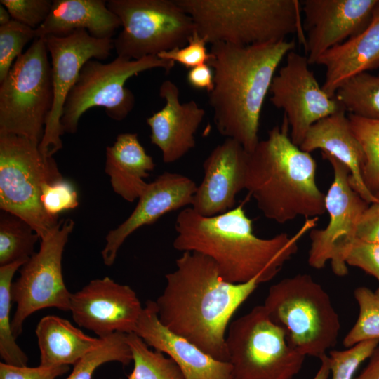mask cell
<instances>
[{
	"instance_id": "cell-1",
	"label": "cell",
	"mask_w": 379,
	"mask_h": 379,
	"mask_svg": "<svg viewBox=\"0 0 379 379\" xmlns=\"http://www.w3.org/2000/svg\"><path fill=\"white\" fill-rule=\"evenodd\" d=\"M165 279L163 292L154 301L161 324L212 357L227 361L225 338L230 320L260 284L258 279L228 282L211 258L197 252H183Z\"/></svg>"
},
{
	"instance_id": "cell-2",
	"label": "cell",
	"mask_w": 379,
	"mask_h": 379,
	"mask_svg": "<svg viewBox=\"0 0 379 379\" xmlns=\"http://www.w3.org/2000/svg\"><path fill=\"white\" fill-rule=\"evenodd\" d=\"M318 218L306 219L292 236L282 232L260 238L253 233V222L241 205L212 217L202 216L189 206L176 217L173 246L208 257L228 282L257 279L262 284L274 278L298 252L300 239L314 228Z\"/></svg>"
},
{
	"instance_id": "cell-3",
	"label": "cell",
	"mask_w": 379,
	"mask_h": 379,
	"mask_svg": "<svg viewBox=\"0 0 379 379\" xmlns=\"http://www.w3.org/2000/svg\"><path fill=\"white\" fill-rule=\"evenodd\" d=\"M295 46L286 39L249 46L211 44L208 64L214 86L208 101L214 124L220 135L237 141L248 152L260 141V114L274 73Z\"/></svg>"
},
{
	"instance_id": "cell-4",
	"label": "cell",
	"mask_w": 379,
	"mask_h": 379,
	"mask_svg": "<svg viewBox=\"0 0 379 379\" xmlns=\"http://www.w3.org/2000/svg\"><path fill=\"white\" fill-rule=\"evenodd\" d=\"M284 116L248 152L245 190L265 218L284 224L298 217L319 218L326 212V194L316 182L317 164L310 153L291 140Z\"/></svg>"
},
{
	"instance_id": "cell-5",
	"label": "cell",
	"mask_w": 379,
	"mask_h": 379,
	"mask_svg": "<svg viewBox=\"0 0 379 379\" xmlns=\"http://www.w3.org/2000/svg\"><path fill=\"white\" fill-rule=\"evenodd\" d=\"M196 31L211 44L249 46L286 39L297 33L305 45L298 0H175Z\"/></svg>"
},
{
	"instance_id": "cell-6",
	"label": "cell",
	"mask_w": 379,
	"mask_h": 379,
	"mask_svg": "<svg viewBox=\"0 0 379 379\" xmlns=\"http://www.w3.org/2000/svg\"><path fill=\"white\" fill-rule=\"evenodd\" d=\"M262 305L302 355L319 359L337 344L339 316L328 293L310 274H298L272 285Z\"/></svg>"
},
{
	"instance_id": "cell-7",
	"label": "cell",
	"mask_w": 379,
	"mask_h": 379,
	"mask_svg": "<svg viewBox=\"0 0 379 379\" xmlns=\"http://www.w3.org/2000/svg\"><path fill=\"white\" fill-rule=\"evenodd\" d=\"M39 145L0 133V208L24 220L42 239L60 220L45 211L43 187L63 177L53 157L44 155Z\"/></svg>"
},
{
	"instance_id": "cell-8",
	"label": "cell",
	"mask_w": 379,
	"mask_h": 379,
	"mask_svg": "<svg viewBox=\"0 0 379 379\" xmlns=\"http://www.w3.org/2000/svg\"><path fill=\"white\" fill-rule=\"evenodd\" d=\"M43 38L14 62L0 85V133L40 144L53 104L51 63Z\"/></svg>"
},
{
	"instance_id": "cell-9",
	"label": "cell",
	"mask_w": 379,
	"mask_h": 379,
	"mask_svg": "<svg viewBox=\"0 0 379 379\" xmlns=\"http://www.w3.org/2000/svg\"><path fill=\"white\" fill-rule=\"evenodd\" d=\"M225 347L234 379H293L305 359L262 305L230 324Z\"/></svg>"
},
{
	"instance_id": "cell-10",
	"label": "cell",
	"mask_w": 379,
	"mask_h": 379,
	"mask_svg": "<svg viewBox=\"0 0 379 379\" xmlns=\"http://www.w3.org/2000/svg\"><path fill=\"white\" fill-rule=\"evenodd\" d=\"M175 63L157 55L139 60L117 56L108 63L89 60L64 104L60 120L63 134L77 133L83 114L94 107H104L107 116L115 121L124 120L135 105L133 92L125 87L126 81L152 69L161 68L168 72Z\"/></svg>"
},
{
	"instance_id": "cell-11",
	"label": "cell",
	"mask_w": 379,
	"mask_h": 379,
	"mask_svg": "<svg viewBox=\"0 0 379 379\" xmlns=\"http://www.w3.org/2000/svg\"><path fill=\"white\" fill-rule=\"evenodd\" d=\"M122 31L114 39L117 56L139 60L186 46L195 24L175 0H110Z\"/></svg>"
},
{
	"instance_id": "cell-12",
	"label": "cell",
	"mask_w": 379,
	"mask_h": 379,
	"mask_svg": "<svg viewBox=\"0 0 379 379\" xmlns=\"http://www.w3.org/2000/svg\"><path fill=\"white\" fill-rule=\"evenodd\" d=\"M74 227L72 219H60L41 239L39 251L20 267L19 277L12 283V300L17 307L11 328L15 338L21 334L26 319L36 311L51 307L69 311L72 293L64 282L62 258Z\"/></svg>"
},
{
	"instance_id": "cell-13",
	"label": "cell",
	"mask_w": 379,
	"mask_h": 379,
	"mask_svg": "<svg viewBox=\"0 0 379 379\" xmlns=\"http://www.w3.org/2000/svg\"><path fill=\"white\" fill-rule=\"evenodd\" d=\"M321 155L333 171V180L325 199L329 221L324 229L311 230L307 262L320 270L330 262L333 273L343 277L348 274L345 256L357 238L360 218L369 204L352 187L348 168L331 154L321 152Z\"/></svg>"
},
{
	"instance_id": "cell-14",
	"label": "cell",
	"mask_w": 379,
	"mask_h": 379,
	"mask_svg": "<svg viewBox=\"0 0 379 379\" xmlns=\"http://www.w3.org/2000/svg\"><path fill=\"white\" fill-rule=\"evenodd\" d=\"M43 39L51 58L53 104L39 148L44 155L53 157L62 147V108L82 67L91 59H107L114 49V39L95 38L85 29Z\"/></svg>"
},
{
	"instance_id": "cell-15",
	"label": "cell",
	"mask_w": 379,
	"mask_h": 379,
	"mask_svg": "<svg viewBox=\"0 0 379 379\" xmlns=\"http://www.w3.org/2000/svg\"><path fill=\"white\" fill-rule=\"evenodd\" d=\"M286 59L272 79L270 101L284 110L291 140L300 147L311 126L344 107L319 86L306 55L291 51Z\"/></svg>"
},
{
	"instance_id": "cell-16",
	"label": "cell",
	"mask_w": 379,
	"mask_h": 379,
	"mask_svg": "<svg viewBox=\"0 0 379 379\" xmlns=\"http://www.w3.org/2000/svg\"><path fill=\"white\" fill-rule=\"evenodd\" d=\"M143 307L128 286L108 277L91 280L72 293L69 311L74 322L98 338L114 333H134Z\"/></svg>"
},
{
	"instance_id": "cell-17",
	"label": "cell",
	"mask_w": 379,
	"mask_h": 379,
	"mask_svg": "<svg viewBox=\"0 0 379 379\" xmlns=\"http://www.w3.org/2000/svg\"><path fill=\"white\" fill-rule=\"evenodd\" d=\"M305 48L310 65L370 24L379 0H303Z\"/></svg>"
},
{
	"instance_id": "cell-18",
	"label": "cell",
	"mask_w": 379,
	"mask_h": 379,
	"mask_svg": "<svg viewBox=\"0 0 379 379\" xmlns=\"http://www.w3.org/2000/svg\"><path fill=\"white\" fill-rule=\"evenodd\" d=\"M197 184L177 173L164 172L148 183L131 214L106 236L101 252L103 262L111 266L124 241L135 230L155 222L165 214L192 206Z\"/></svg>"
},
{
	"instance_id": "cell-19",
	"label": "cell",
	"mask_w": 379,
	"mask_h": 379,
	"mask_svg": "<svg viewBox=\"0 0 379 379\" xmlns=\"http://www.w3.org/2000/svg\"><path fill=\"white\" fill-rule=\"evenodd\" d=\"M247 154L243 146L231 138L211 151L203 163L204 178L191 206L197 213L212 217L235 207L237 194L245 190Z\"/></svg>"
},
{
	"instance_id": "cell-20",
	"label": "cell",
	"mask_w": 379,
	"mask_h": 379,
	"mask_svg": "<svg viewBox=\"0 0 379 379\" xmlns=\"http://www.w3.org/2000/svg\"><path fill=\"white\" fill-rule=\"evenodd\" d=\"M165 100L163 108L147 119L151 142L161 152L164 163H173L196 145L195 134L205 116V110L194 100L182 103L178 87L165 80L159 87Z\"/></svg>"
},
{
	"instance_id": "cell-21",
	"label": "cell",
	"mask_w": 379,
	"mask_h": 379,
	"mask_svg": "<svg viewBox=\"0 0 379 379\" xmlns=\"http://www.w3.org/2000/svg\"><path fill=\"white\" fill-rule=\"evenodd\" d=\"M134 333L149 347L171 358L184 379H234L228 361L212 357L164 327L159 320L154 301H147Z\"/></svg>"
},
{
	"instance_id": "cell-22",
	"label": "cell",
	"mask_w": 379,
	"mask_h": 379,
	"mask_svg": "<svg viewBox=\"0 0 379 379\" xmlns=\"http://www.w3.org/2000/svg\"><path fill=\"white\" fill-rule=\"evenodd\" d=\"M345 113L343 108L314 123L299 147L308 153L320 149L335 157L348 168L353 190L368 204L378 203L364 182V152Z\"/></svg>"
},
{
	"instance_id": "cell-23",
	"label": "cell",
	"mask_w": 379,
	"mask_h": 379,
	"mask_svg": "<svg viewBox=\"0 0 379 379\" xmlns=\"http://www.w3.org/2000/svg\"><path fill=\"white\" fill-rule=\"evenodd\" d=\"M316 64L326 68L321 88L331 97L350 77L379 68V5L364 31L324 53Z\"/></svg>"
},
{
	"instance_id": "cell-24",
	"label": "cell",
	"mask_w": 379,
	"mask_h": 379,
	"mask_svg": "<svg viewBox=\"0 0 379 379\" xmlns=\"http://www.w3.org/2000/svg\"><path fill=\"white\" fill-rule=\"evenodd\" d=\"M121 26L119 18L105 1L54 0L46 20L36 29V38L85 29L95 38L108 39Z\"/></svg>"
},
{
	"instance_id": "cell-25",
	"label": "cell",
	"mask_w": 379,
	"mask_h": 379,
	"mask_svg": "<svg viewBox=\"0 0 379 379\" xmlns=\"http://www.w3.org/2000/svg\"><path fill=\"white\" fill-rule=\"evenodd\" d=\"M154 168L152 157L141 145L137 133H120L106 148L105 171L114 192L126 201L138 199L148 185L145 180Z\"/></svg>"
},
{
	"instance_id": "cell-26",
	"label": "cell",
	"mask_w": 379,
	"mask_h": 379,
	"mask_svg": "<svg viewBox=\"0 0 379 379\" xmlns=\"http://www.w3.org/2000/svg\"><path fill=\"white\" fill-rule=\"evenodd\" d=\"M35 333L40 350L39 366L46 368L74 366L102 340L86 335L68 320L55 315L41 318Z\"/></svg>"
},
{
	"instance_id": "cell-27",
	"label": "cell",
	"mask_w": 379,
	"mask_h": 379,
	"mask_svg": "<svg viewBox=\"0 0 379 379\" xmlns=\"http://www.w3.org/2000/svg\"><path fill=\"white\" fill-rule=\"evenodd\" d=\"M334 97L346 112L379 120V73L366 72L350 77L338 87Z\"/></svg>"
},
{
	"instance_id": "cell-28",
	"label": "cell",
	"mask_w": 379,
	"mask_h": 379,
	"mask_svg": "<svg viewBox=\"0 0 379 379\" xmlns=\"http://www.w3.org/2000/svg\"><path fill=\"white\" fill-rule=\"evenodd\" d=\"M39 239L24 220L1 210L0 267L18 261L27 262L35 253L34 246Z\"/></svg>"
},
{
	"instance_id": "cell-29",
	"label": "cell",
	"mask_w": 379,
	"mask_h": 379,
	"mask_svg": "<svg viewBox=\"0 0 379 379\" xmlns=\"http://www.w3.org/2000/svg\"><path fill=\"white\" fill-rule=\"evenodd\" d=\"M25 264L18 261L0 267V356L9 365L27 366L28 357L15 342L10 319L12 279L15 272Z\"/></svg>"
},
{
	"instance_id": "cell-30",
	"label": "cell",
	"mask_w": 379,
	"mask_h": 379,
	"mask_svg": "<svg viewBox=\"0 0 379 379\" xmlns=\"http://www.w3.org/2000/svg\"><path fill=\"white\" fill-rule=\"evenodd\" d=\"M133 368L127 379H184L176 363L165 354L152 350L135 333L126 335Z\"/></svg>"
},
{
	"instance_id": "cell-31",
	"label": "cell",
	"mask_w": 379,
	"mask_h": 379,
	"mask_svg": "<svg viewBox=\"0 0 379 379\" xmlns=\"http://www.w3.org/2000/svg\"><path fill=\"white\" fill-rule=\"evenodd\" d=\"M126 335L117 332L101 338V343L83 356L65 379H92L96 369L107 362L129 365L133 361V354Z\"/></svg>"
},
{
	"instance_id": "cell-32",
	"label": "cell",
	"mask_w": 379,
	"mask_h": 379,
	"mask_svg": "<svg viewBox=\"0 0 379 379\" xmlns=\"http://www.w3.org/2000/svg\"><path fill=\"white\" fill-rule=\"evenodd\" d=\"M352 130L364 154L363 180L373 194L379 190V120L348 115Z\"/></svg>"
},
{
	"instance_id": "cell-33",
	"label": "cell",
	"mask_w": 379,
	"mask_h": 379,
	"mask_svg": "<svg viewBox=\"0 0 379 379\" xmlns=\"http://www.w3.org/2000/svg\"><path fill=\"white\" fill-rule=\"evenodd\" d=\"M354 298L359 312L343 339L346 348L364 341L379 340V295L368 287L359 286L354 291Z\"/></svg>"
},
{
	"instance_id": "cell-34",
	"label": "cell",
	"mask_w": 379,
	"mask_h": 379,
	"mask_svg": "<svg viewBox=\"0 0 379 379\" xmlns=\"http://www.w3.org/2000/svg\"><path fill=\"white\" fill-rule=\"evenodd\" d=\"M36 39V29L14 20L0 26V82L10 71L24 46Z\"/></svg>"
},
{
	"instance_id": "cell-35",
	"label": "cell",
	"mask_w": 379,
	"mask_h": 379,
	"mask_svg": "<svg viewBox=\"0 0 379 379\" xmlns=\"http://www.w3.org/2000/svg\"><path fill=\"white\" fill-rule=\"evenodd\" d=\"M379 340L357 343L343 350H329L327 354L331 379H354L361 364L368 360Z\"/></svg>"
},
{
	"instance_id": "cell-36",
	"label": "cell",
	"mask_w": 379,
	"mask_h": 379,
	"mask_svg": "<svg viewBox=\"0 0 379 379\" xmlns=\"http://www.w3.org/2000/svg\"><path fill=\"white\" fill-rule=\"evenodd\" d=\"M41 203L51 215L58 217L65 211L77 208L78 194L74 185L64 178L44 185Z\"/></svg>"
},
{
	"instance_id": "cell-37",
	"label": "cell",
	"mask_w": 379,
	"mask_h": 379,
	"mask_svg": "<svg viewBox=\"0 0 379 379\" xmlns=\"http://www.w3.org/2000/svg\"><path fill=\"white\" fill-rule=\"evenodd\" d=\"M49 0H1L13 20L34 29L46 20L52 6Z\"/></svg>"
},
{
	"instance_id": "cell-38",
	"label": "cell",
	"mask_w": 379,
	"mask_h": 379,
	"mask_svg": "<svg viewBox=\"0 0 379 379\" xmlns=\"http://www.w3.org/2000/svg\"><path fill=\"white\" fill-rule=\"evenodd\" d=\"M206 44V41L195 31L186 46L162 52L157 56L164 60L177 62L190 69L203 64H208L211 53L207 51Z\"/></svg>"
},
{
	"instance_id": "cell-39",
	"label": "cell",
	"mask_w": 379,
	"mask_h": 379,
	"mask_svg": "<svg viewBox=\"0 0 379 379\" xmlns=\"http://www.w3.org/2000/svg\"><path fill=\"white\" fill-rule=\"evenodd\" d=\"M345 263L362 270L379 282V243L356 238L348 249Z\"/></svg>"
},
{
	"instance_id": "cell-40",
	"label": "cell",
	"mask_w": 379,
	"mask_h": 379,
	"mask_svg": "<svg viewBox=\"0 0 379 379\" xmlns=\"http://www.w3.org/2000/svg\"><path fill=\"white\" fill-rule=\"evenodd\" d=\"M69 369V366L28 367L1 362L0 379H56L66 373Z\"/></svg>"
},
{
	"instance_id": "cell-41",
	"label": "cell",
	"mask_w": 379,
	"mask_h": 379,
	"mask_svg": "<svg viewBox=\"0 0 379 379\" xmlns=\"http://www.w3.org/2000/svg\"><path fill=\"white\" fill-rule=\"evenodd\" d=\"M357 239L379 243V203L368 205L358 223Z\"/></svg>"
},
{
	"instance_id": "cell-42",
	"label": "cell",
	"mask_w": 379,
	"mask_h": 379,
	"mask_svg": "<svg viewBox=\"0 0 379 379\" xmlns=\"http://www.w3.org/2000/svg\"><path fill=\"white\" fill-rule=\"evenodd\" d=\"M187 79L189 84L197 89L211 91L214 86V74L213 69L208 64H203L190 69Z\"/></svg>"
},
{
	"instance_id": "cell-43",
	"label": "cell",
	"mask_w": 379,
	"mask_h": 379,
	"mask_svg": "<svg viewBox=\"0 0 379 379\" xmlns=\"http://www.w3.org/2000/svg\"><path fill=\"white\" fill-rule=\"evenodd\" d=\"M354 379H379V343L368 358L365 368Z\"/></svg>"
},
{
	"instance_id": "cell-44",
	"label": "cell",
	"mask_w": 379,
	"mask_h": 379,
	"mask_svg": "<svg viewBox=\"0 0 379 379\" xmlns=\"http://www.w3.org/2000/svg\"><path fill=\"white\" fill-rule=\"evenodd\" d=\"M320 366L313 379H328L331 374V370L327 354L319 358Z\"/></svg>"
},
{
	"instance_id": "cell-45",
	"label": "cell",
	"mask_w": 379,
	"mask_h": 379,
	"mask_svg": "<svg viewBox=\"0 0 379 379\" xmlns=\"http://www.w3.org/2000/svg\"><path fill=\"white\" fill-rule=\"evenodd\" d=\"M12 18L6 7L0 4V26L8 23Z\"/></svg>"
},
{
	"instance_id": "cell-46",
	"label": "cell",
	"mask_w": 379,
	"mask_h": 379,
	"mask_svg": "<svg viewBox=\"0 0 379 379\" xmlns=\"http://www.w3.org/2000/svg\"><path fill=\"white\" fill-rule=\"evenodd\" d=\"M379 203V190L374 194Z\"/></svg>"
},
{
	"instance_id": "cell-47",
	"label": "cell",
	"mask_w": 379,
	"mask_h": 379,
	"mask_svg": "<svg viewBox=\"0 0 379 379\" xmlns=\"http://www.w3.org/2000/svg\"><path fill=\"white\" fill-rule=\"evenodd\" d=\"M375 291L379 295V286H378V287L376 288V290Z\"/></svg>"
}]
</instances>
